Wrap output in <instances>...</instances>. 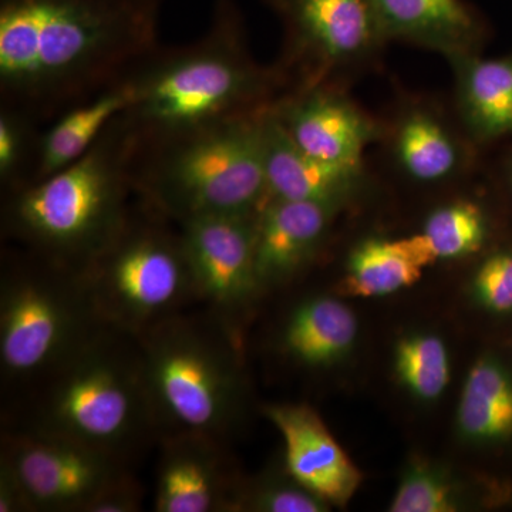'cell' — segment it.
<instances>
[{
  "instance_id": "cell-10",
  "label": "cell",
  "mask_w": 512,
  "mask_h": 512,
  "mask_svg": "<svg viewBox=\"0 0 512 512\" xmlns=\"http://www.w3.org/2000/svg\"><path fill=\"white\" fill-rule=\"evenodd\" d=\"M256 215L200 218L178 225L201 308L239 342L242 323L264 293L255 268Z\"/></svg>"
},
{
  "instance_id": "cell-21",
  "label": "cell",
  "mask_w": 512,
  "mask_h": 512,
  "mask_svg": "<svg viewBox=\"0 0 512 512\" xmlns=\"http://www.w3.org/2000/svg\"><path fill=\"white\" fill-rule=\"evenodd\" d=\"M436 262L421 232L396 239H363L350 252L340 292L356 298L392 295L417 284L424 269Z\"/></svg>"
},
{
  "instance_id": "cell-13",
  "label": "cell",
  "mask_w": 512,
  "mask_h": 512,
  "mask_svg": "<svg viewBox=\"0 0 512 512\" xmlns=\"http://www.w3.org/2000/svg\"><path fill=\"white\" fill-rule=\"evenodd\" d=\"M338 205L269 198L256 215L255 268L262 292L306 268L329 231Z\"/></svg>"
},
{
  "instance_id": "cell-33",
  "label": "cell",
  "mask_w": 512,
  "mask_h": 512,
  "mask_svg": "<svg viewBox=\"0 0 512 512\" xmlns=\"http://www.w3.org/2000/svg\"><path fill=\"white\" fill-rule=\"evenodd\" d=\"M269 2L275 3V0H269Z\"/></svg>"
},
{
  "instance_id": "cell-2",
  "label": "cell",
  "mask_w": 512,
  "mask_h": 512,
  "mask_svg": "<svg viewBox=\"0 0 512 512\" xmlns=\"http://www.w3.org/2000/svg\"><path fill=\"white\" fill-rule=\"evenodd\" d=\"M5 407L2 429L77 441L130 464L160 441L136 336L106 323Z\"/></svg>"
},
{
  "instance_id": "cell-4",
  "label": "cell",
  "mask_w": 512,
  "mask_h": 512,
  "mask_svg": "<svg viewBox=\"0 0 512 512\" xmlns=\"http://www.w3.org/2000/svg\"><path fill=\"white\" fill-rule=\"evenodd\" d=\"M120 117L76 163L10 191L3 210L8 237L43 258L80 269L120 231L134 191V144Z\"/></svg>"
},
{
  "instance_id": "cell-30",
  "label": "cell",
  "mask_w": 512,
  "mask_h": 512,
  "mask_svg": "<svg viewBox=\"0 0 512 512\" xmlns=\"http://www.w3.org/2000/svg\"><path fill=\"white\" fill-rule=\"evenodd\" d=\"M144 490L134 474L104 491L87 512H137L143 508Z\"/></svg>"
},
{
  "instance_id": "cell-20",
  "label": "cell",
  "mask_w": 512,
  "mask_h": 512,
  "mask_svg": "<svg viewBox=\"0 0 512 512\" xmlns=\"http://www.w3.org/2000/svg\"><path fill=\"white\" fill-rule=\"evenodd\" d=\"M357 338V319L346 303L333 296L303 299L289 312L279 348L305 369H325L348 356Z\"/></svg>"
},
{
  "instance_id": "cell-16",
  "label": "cell",
  "mask_w": 512,
  "mask_h": 512,
  "mask_svg": "<svg viewBox=\"0 0 512 512\" xmlns=\"http://www.w3.org/2000/svg\"><path fill=\"white\" fill-rule=\"evenodd\" d=\"M293 40L322 63L359 59L383 42L373 0H275Z\"/></svg>"
},
{
  "instance_id": "cell-32",
  "label": "cell",
  "mask_w": 512,
  "mask_h": 512,
  "mask_svg": "<svg viewBox=\"0 0 512 512\" xmlns=\"http://www.w3.org/2000/svg\"><path fill=\"white\" fill-rule=\"evenodd\" d=\"M505 165H507V168H505V174H507L508 187H510V190L512 192V156Z\"/></svg>"
},
{
  "instance_id": "cell-26",
  "label": "cell",
  "mask_w": 512,
  "mask_h": 512,
  "mask_svg": "<svg viewBox=\"0 0 512 512\" xmlns=\"http://www.w3.org/2000/svg\"><path fill=\"white\" fill-rule=\"evenodd\" d=\"M285 467V466H284ZM330 505L284 474L242 478L231 512H325Z\"/></svg>"
},
{
  "instance_id": "cell-18",
  "label": "cell",
  "mask_w": 512,
  "mask_h": 512,
  "mask_svg": "<svg viewBox=\"0 0 512 512\" xmlns=\"http://www.w3.org/2000/svg\"><path fill=\"white\" fill-rule=\"evenodd\" d=\"M133 100L134 84L130 74L92 99L64 111L37 141L35 171L28 184L59 173L80 160L110 124L126 113Z\"/></svg>"
},
{
  "instance_id": "cell-9",
  "label": "cell",
  "mask_w": 512,
  "mask_h": 512,
  "mask_svg": "<svg viewBox=\"0 0 512 512\" xmlns=\"http://www.w3.org/2000/svg\"><path fill=\"white\" fill-rule=\"evenodd\" d=\"M0 466L19 484L29 512H87L133 474L121 458L77 441L2 429Z\"/></svg>"
},
{
  "instance_id": "cell-14",
  "label": "cell",
  "mask_w": 512,
  "mask_h": 512,
  "mask_svg": "<svg viewBox=\"0 0 512 512\" xmlns=\"http://www.w3.org/2000/svg\"><path fill=\"white\" fill-rule=\"evenodd\" d=\"M274 107L289 137L306 153L329 163L362 165L377 127L359 107L328 90H306Z\"/></svg>"
},
{
  "instance_id": "cell-27",
  "label": "cell",
  "mask_w": 512,
  "mask_h": 512,
  "mask_svg": "<svg viewBox=\"0 0 512 512\" xmlns=\"http://www.w3.org/2000/svg\"><path fill=\"white\" fill-rule=\"evenodd\" d=\"M463 495L453 478L429 463H413L404 471L390 503L393 512H454L463 508Z\"/></svg>"
},
{
  "instance_id": "cell-23",
  "label": "cell",
  "mask_w": 512,
  "mask_h": 512,
  "mask_svg": "<svg viewBox=\"0 0 512 512\" xmlns=\"http://www.w3.org/2000/svg\"><path fill=\"white\" fill-rule=\"evenodd\" d=\"M394 153L404 173L419 183L446 180L461 163L456 138L427 110H413L403 117L394 137Z\"/></svg>"
},
{
  "instance_id": "cell-22",
  "label": "cell",
  "mask_w": 512,
  "mask_h": 512,
  "mask_svg": "<svg viewBox=\"0 0 512 512\" xmlns=\"http://www.w3.org/2000/svg\"><path fill=\"white\" fill-rule=\"evenodd\" d=\"M457 427L473 443H500L512 436V373L497 357H481L468 372Z\"/></svg>"
},
{
  "instance_id": "cell-28",
  "label": "cell",
  "mask_w": 512,
  "mask_h": 512,
  "mask_svg": "<svg viewBox=\"0 0 512 512\" xmlns=\"http://www.w3.org/2000/svg\"><path fill=\"white\" fill-rule=\"evenodd\" d=\"M29 117L3 107L0 114V178L10 191L23 184V168L30 153Z\"/></svg>"
},
{
  "instance_id": "cell-25",
  "label": "cell",
  "mask_w": 512,
  "mask_h": 512,
  "mask_svg": "<svg viewBox=\"0 0 512 512\" xmlns=\"http://www.w3.org/2000/svg\"><path fill=\"white\" fill-rule=\"evenodd\" d=\"M394 366L407 390L424 402L439 399L450 383L446 345L430 333H416L400 340L394 352Z\"/></svg>"
},
{
  "instance_id": "cell-24",
  "label": "cell",
  "mask_w": 512,
  "mask_h": 512,
  "mask_svg": "<svg viewBox=\"0 0 512 512\" xmlns=\"http://www.w3.org/2000/svg\"><path fill=\"white\" fill-rule=\"evenodd\" d=\"M421 234L436 261L464 258L484 247L490 221L477 202L456 201L431 212Z\"/></svg>"
},
{
  "instance_id": "cell-1",
  "label": "cell",
  "mask_w": 512,
  "mask_h": 512,
  "mask_svg": "<svg viewBox=\"0 0 512 512\" xmlns=\"http://www.w3.org/2000/svg\"><path fill=\"white\" fill-rule=\"evenodd\" d=\"M160 0H0L3 107L53 116L157 52Z\"/></svg>"
},
{
  "instance_id": "cell-3",
  "label": "cell",
  "mask_w": 512,
  "mask_h": 512,
  "mask_svg": "<svg viewBox=\"0 0 512 512\" xmlns=\"http://www.w3.org/2000/svg\"><path fill=\"white\" fill-rule=\"evenodd\" d=\"M244 46L234 2L215 0L207 35L137 67L133 103L120 117L134 147L268 106L274 83Z\"/></svg>"
},
{
  "instance_id": "cell-11",
  "label": "cell",
  "mask_w": 512,
  "mask_h": 512,
  "mask_svg": "<svg viewBox=\"0 0 512 512\" xmlns=\"http://www.w3.org/2000/svg\"><path fill=\"white\" fill-rule=\"evenodd\" d=\"M225 444L201 434L161 437L154 510L231 512L242 477Z\"/></svg>"
},
{
  "instance_id": "cell-29",
  "label": "cell",
  "mask_w": 512,
  "mask_h": 512,
  "mask_svg": "<svg viewBox=\"0 0 512 512\" xmlns=\"http://www.w3.org/2000/svg\"><path fill=\"white\" fill-rule=\"evenodd\" d=\"M473 292L487 311L512 312V248L498 249L481 262L474 274Z\"/></svg>"
},
{
  "instance_id": "cell-31",
  "label": "cell",
  "mask_w": 512,
  "mask_h": 512,
  "mask_svg": "<svg viewBox=\"0 0 512 512\" xmlns=\"http://www.w3.org/2000/svg\"><path fill=\"white\" fill-rule=\"evenodd\" d=\"M0 512H29L19 484L3 466H0Z\"/></svg>"
},
{
  "instance_id": "cell-15",
  "label": "cell",
  "mask_w": 512,
  "mask_h": 512,
  "mask_svg": "<svg viewBox=\"0 0 512 512\" xmlns=\"http://www.w3.org/2000/svg\"><path fill=\"white\" fill-rule=\"evenodd\" d=\"M269 198L343 207L362 184V165L329 163L306 153L286 133L271 104L261 111Z\"/></svg>"
},
{
  "instance_id": "cell-19",
  "label": "cell",
  "mask_w": 512,
  "mask_h": 512,
  "mask_svg": "<svg viewBox=\"0 0 512 512\" xmlns=\"http://www.w3.org/2000/svg\"><path fill=\"white\" fill-rule=\"evenodd\" d=\"M456 69L461 119L480 144L512 138V52L498 57L478 53L450 59Z\"/></svg>"
},
{
  "instance_id": "cell-7",
  "label": "cell",
  "mask_w": 512,
  "mask_h": 512,
  "mask_svg": "<svg viewBox=\"0 0 512 512\" xmlns=\"http://www.w3.org/2000/svg\"><path fill=\"white\" fill-rule=\"evenodd\" d=\"M104 325L77 269L23 249L0 276V375L18 396Z\"/></svg>"
},
{
  "instance_id": "cell-6",
  "label": "cell",
  "mask_w": 512,
  "mask_h": 512,
  "mask_svg": "<svg viewBox=\"0 0 512 512\" xmlns=\"http://www.w3.org/2000/svg\"><path fill=\"white\" fill-rule=\"evenodd\" d=\"M136 339L160 439L191 433L227 443L247 410L241 342L204 308L177 313Z\"/></svg>"
},
{
  "instance_id": "cell-12",
  "label": "cell",
  "mask_w": 512,
  "mask_h": 512,
  "mask_svg": "<svg viewBox=\"0 0 512 512\" xmlns=\"http://www.w3.org/2000/svg\"><path fill=\"white\" fill-rule=\"evenodd\" d=\"M264 414L281 433L289 476L330 507H346L362 473L308 404H268Z\"/></svg>"
},
{
  "instance_id": "cell-8",
  "label": "cell",
  "mask_w": 512,
  "mask_h": 512,
  "mask_svg": "<svg viewBox=\"0 0 512 512\" xmlns=\"http://www.w3.org/2000/svg\"><path fill=\"white\" fill-rule=\"evenodd\" d=\"M146 208L77 269L100 319L133 336L200 305L180 229Z\"/></svg>"
},
{
  "instance_id": "cell-5",
  "label": "cell",
  "mask_w": 512,
  "mask_h": 512,
  "mask_svg": "<svg viewBox=\"0 0 512 512\" xmlns=\"http://www.w3.org/2000/svg\"><path fill=\"white\" fill-rule=\"evenodd\" d=\"M262 109L134 147L148 151L146 164H131L134 191L177 225L258 214L269 200Z\"/></svg>"
},
{
  "instance_id": "cell-17",
  "label": "cell",
  "mask_w": 512,
  "mask_h": 512,
  "mask_svg": "<svg viewBox=\"0 0 512 512\" xmlns=\"http://www.w3.org/2000/svg\"><path fill=\"white\" fill-rule=\"evenodd\" d=\"M384 40H400L448 59L477 53L485 23L467 0H373Z\"/></svg>"
}]
</instances>
